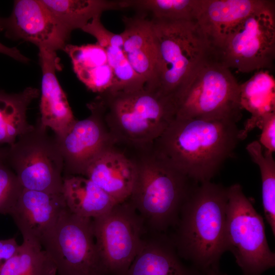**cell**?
<instances>
[{"label":"cell","mask_w":275,"mask_h":275,"mask_svg":"<svg viewBox=\"0 0 275 275\" xmlns=\"http://www.w3.org/2000/svg\"><path fill=\"white\" fill-rule=\"evenodd\" d=\"M236 123L175 117L151 150L192 181H209L241 140Z\"/></svg>","instance_id":"obj_1"},{"label":"cell","mask_w":275,"mask_h":275,"mask_svg":"<svg viewBox=\"0 0 275 275\" xmlns=\"http://www.w3.org/2000/svg\"><path fill=\"white\" fill-rule=\"evenodd\" d=\"M227 201V188L209 181L195 186L180 210L172 241L179 257L202 275L220 272Z\"/></svg>","instance_id":"obj_2"},{"label":"cell","mask_w":275,"mask_h":275,"mask_svg":"<svg viewBox=\"0 0 275 275\" xmlns=\"http://www.w3.org/2000/svg\"><path fill=\"white\" fill-rule=\"evenodd\" d=\"M158 56V71L153 91L177 107L196 71L214 57L196 21L151 19Z\"/></svg>","instance_id":"obj_3"},{"label":"cell","mask_w":275,"mask_h":275,"mask_svg":"<svg viewBox=\"0 0 275 275\" xmlns=\"http://www.w3.org/2000/svg\"><path fill=\"white\" fill-rule=\"evenodd\" d=\"M107 127L116 143L149 149L174 119L175 105L144 88L130 92L99 94Z\"/></svg>","instance_id":"obj_4"},{"label":"cell","mask_w":275,"mask_h":275,"mask_svg":"<svg viewBox=\"0 0 275 275\" xmlns=\"http://www.w3.org/2000/svg\"><path fill=\"white\" fill-rule=\"evenodd\" d=\"M137 175L128 201L152 229L176 225L180 210L196 183L151 152L135 161Z\"/></svg>","instance_id":"obj_5"},{"label":"cell","mask_w":275,"mask_h":275,"mask_svg":"<svg viewBox=\"0 0 275 275\" xmlns=\"http://www.w3.org/2000/svg\"><path fill=\"white\" fill-rule=\"evenodd\" d=\"M240 84L230 69L213 57L191 78L175 117L237 123L241 118Z\"/></svg>","instance_id":"obj_6"},{"label":"cell","mask_w":275,"mask_h":275,"mask_svg":"<svg viewBox=\"0 0 275 275\" xmlns=\"http://www.w3.org/2000/svg\"><path fill=\"white\" fill-rule=\"evenodd\" d=\"M226 250L234 256L243 275H262L275 265L263 217L238 183L227 187Z\"/></svg>","instance_id":"obj_7"},{"label":"cell","mask_w":275,"mask_h":275,"mask_svg":"<svg viewBox=\"0 0 275 275\" xmlns=\"http://www.w3.org/2000/svg\"><path fill=\"white\" fill-rule=\"evenodd\" d=\"M4 160L23 189L62 194L63 158L56 138L39 123L5 149Z\"/></svg>","instance_id":"obj_8"},{"label":"cell","mask_w":275,"mask_h":275,"mask_svg":"<svg viewBox=\"0 0 275 275\" xmlns=\"http://www.w3.org/2000/svg\"><path fill=\"white\" fill-rule=\"evenodd\" d=\"M214 57L228 68L242 73L271 68L275 57L274 1L235 26Z\"/></svg>","instance_id":"obj_9"},{"label":"cell","mask_w":275,"mask_h":275,"mask_svg":"<svg viewBox=\"0 0 275 275\" xmlns=\"http://www.w3.org/2000/svg\"><path fill=\"white\" fill-rule=\"evenodd\" d=\"M41 244L58 275H107L96 244L92 218L78 216L66 207Z\"/></svg>","instance_id":"obj_10"},{"label":"cell","mask_w":275,"mask_h":275,"mask_svg":"<svg viewBox=\"0 0 275 275\" xmlns=\"http://www.w3.org/2000/svg\"><path fill=\"white\" fill-rule=\"evenodd\" d=\"M144 221L129 201L92 218L97 249L107 275H126L143 240Z\"/></svg>","instance_id":"obj_11"},{"label":"cell","mask_w":275,"mask_h":275,"mask_svg":"<svg viewBox=\"0 0 275 275\" xmlns=\"http://www.w3.org/2000/svg\"><path fill=\"white\" fill-rule=\"evenodd\" d=\"M91 115L76 120L66 134L56 139L67 176H84L91 162L103 151L116 143L104 118L102 104L97 97L88 104Z\"/></svg>","instance_id":"obj_12"},{"label":"cell","mask_w":275,"mask_h":275,"mask_svg":"<svg viewBox=\"0 0 275 275\" xmlns=\"http://www.w3.org/2000/svg\"><path fill=\"white\" fill-rule=\"evenodd\" d=\"M2 28L10 39L56 52L64 50L71 34L41 0L15 1L10 16L2 19Z\"/></svg>","instance_id":"obj_13"},{"label":"cell","mask_w":275,"mask_h":275,"mask_svg":"<svg viewBox=\"0 0 275 275\" xmlns=\"http://www.w3.org/2000/svg\"><path fill=\"white\" fill-rule=\"evenodd\" d=\"M66 207L62 194L23 189L10 215L23 241L42 246L43 238Z\"/></svg>","instance_id":"obj_14"},{"label":"cell","mask_w":275,"mask_h":275,"mask_svg":"<svg viewBox=\"0 0 275 275\" xmlns=\"http://www.w3.org/2000/svg\"><path fill=\"white\" fill-rule=\"evenodd\" d=\"M39 63L42 70L41 118L39 123L45 129L50 128L56 139L64 136L75 121L66 95L57 77L62 66L57 52L39 49Z\"/></svg>","instance_id":"obj_15"},{"label":"cell","mask_w":275,"mask_h":275,"mask_svg":"<svg viewBox=\"0 0 275 275\" xmlns=\"http://www.w3.org/2000/svg\"><path fill=\"white\" fill-rule=\"evenodd\" d=\"M267 0H202L196 22L214 56L231 31L247 16L265 6Z\"/></svg>","instance_id":"obj_16"},{"label":"cell","mask_w":275,"mask_h":275,"mask_svg":"<svg viewBox=\"0 0 275 275\" xmlns=\"http://www.w3.org/2000/svg\"><path fill=\"white\" fill-rule=\"evenodd\" d=\"M124 30L121 35L122 49L129 64L145 81V88L153 91L155 87L158 56L151 20L141 14L123 18Z\"/></svg>","instance_id":"obj_17"},{"label":"cell","mask_w":275,"mask_h":275,"mask_svg":"<svg viewBox=\"0 0 275 275\" xmlns=\"http://www.w3.org/2000/svg\"><path fill=\"white\" fill-rule=\"evenodd\" d=\"M113 146L99 154L88 166L83 176L98 185L116 203H119L130 198L136 178L137 168L135 161Z\"/></svg>","instance_id":"obj_18"},{"label":"cell","mask_w":275,"mask_h":275,"mask_svg":"<svg viewBox=\"0 0 275 275\" xmlns=\"http://www.w3.org/2000/svg\"><path fill=\"white\" fill-rule=\"evenodd\" d=\"M101 16L93 19L81 30L92 36L102 47L114 75V84L109 92H130L145 87L144 80L133 70L122 49L121 34L108 31L102 23Z\"/></svg>","instance_id":"obj_19"},{"label":"cell","mask_w":275,"mask_h":275,"mask_svg":"<svg viewBox=\"0 0 275 275\" xmlns=\"http://www.w3.org/2000/svg\"><path fill=\"white\" fill-rule=\"evenodd\" d=\"M179 258L172 240L162 237L143 240L126 275H202Z\"/></svg>","instance_id":"obj_20"},{"label":"cell","mask_w":275,"mask_h":275,"mask_svg":"<svg viewBox=\"0 0 275 275\" xmlns=\"http://www.w3.org/2000/svg\"><path fill=\"white\" fill-rule=\"evenodd\" d=\"M64 51L70 58L77 78L89 90L102 94L112 88L114 73L106 52L99 44L79 46L67 44Z\"/></svg>","instance_id":"obj_21"},{"label":"cell","mask_w":275,"mask_h":275,"mask_svg":"<svg viewBox=\"0 0 275 275\" xmlns=\"http://www.w3.org/2000/svg\"><path fill=\"white\" fill-rule=\"evenodd\" d=\"M240 104L251 114L243 129L241 140L254 128H260L266 116L275 112V79L268 70L257 71L248 80L240 84Z\"/></svg>","instance_id":"obj_22"},{"label":"cell","mask_w":275,"mask_h":275,"mask_svg":"<svg viewBox=\"0 0 275 275\" xmlns=\"http://www.w3.org/2000/svg\"><path fill=\"white\" fill-rule=\"evenodd\" d=\"M68 210L81 217L94 218L110 210L116 202L89 178L79 175L63 177L62 193Z\"/></svg>","instance_id":"obj_23"},{"label":"cell","mask_w":275,"mask_h":275,"mask_svg":"<svg viewBox=\"0 0 275 275\" xmlns=\"http://www.w3.org/2000/svg\"><path fill=\"white\" fill-rule=\"evenodd\" d=\"M39 95V90L32 87L18 93L0 91V145L11 146L19 136L34 129L27 121L26 111Z\"/></svg>","instance_id":"obj_24"},{"label":"cell","mask_w":275,"mask_h":275,"mask_svg":"<svg viewBox=\"0 0 275 275\" xmlns=\"http://www.w3.org/2000/svg\"><path fill=\"white\" fill-rule=\"evenodd\" d=\"M53 17L70 33L82 29L104 11L125 9L122 1L41 0Z\"/></svg>","instance_id":"obj_25"},{"label":"cell","mask_w":275,"mask_h":275,"mask_svg":"<svg viewBox=\"0 0 275 275\" xmlns=\"http://www.w3.org/2000/svg\"><path fill=\"white\" fill-rule=\"evenodd\" d=\"M57 268L42 246L23 241L5 264L0 275H56Z\"/></svg>","instance_id":"obj_26"},{"label":"cell","mask_w":275,"mask_h":275,"mask_svg":"<svg viewBox=\"0 0 275 275\" xmlns=\"http://www.w3.org/2000/svg\"><path fill=\"white\" fill-rule=\"evenodd\" d=\"M126 9L150 13L153 19L196 21L202 0H124Z\"/></svg>","instance_id":"obj_27"},{"label":"cell","mask_w":275,"mask_h":275,"mask_svg":"<svg viewBox=\"0 0 275 275\" xmlns=\"http://www.w3.org/2000/svg\"><path fill=\"white\" fill-rule=\"evenodd\" d=\"M258 142L249 143L246 150L260 169L262 182V199L264 215L275 235V161L273 153L263 150Z\"/></svg>","instance_id":"obj_28"},{"label":"cell","mask_w":275,"mask_h":275,"mask_svg":"<svg viewBox=\"0 0 275 275\" xmlns=\"http://www.w3.org/2000/svg\"><path fill=\"white\" fill-rule=\"evenodd\" d=\"M23 189L11 168L0 161V214H10Z\"/></svg>","instance_id":"obj_29"},{"label":"cell","mask_w":275,"mask_h":275,"mask_svg":"<svg viewBox=\"0 0 275 275\" xmlns=\"http://www.w3.org/2000/svg\"><path fill=\"white\" fill-rule=\"evenodd\" d=\"M260 128L261 133L258 142L265 150L273 153L275 151V112L265 117Z\"/></svg>","instance_id":"obj_30"},{"label":"cell","mask_w":275,"mask_h":275,"mask_svg":"<svg viewBox=\"0 0 275 275\" xmlns=\"http://www.w3.org/2000/svg\"><path fill=\"white\" fill-rule=\"evenodd\" d=\"M19 246L14 238L0 240V272L6 262L17 253Z\"/></svg>","instance_id":"obj_31"},{"label":"cell","mask_w":275,"mask_h":275,"mask_svg":"<svg viewBox=\"0 0 275 275\" xmlns=\"http://www.w3.org/2000/svg\"><path fill=\"white\" fill-rule=\"evenodd\" d=\"M3 18L0 17V31H2ZM0 53L7 55L14 60L23 63H27L29 59L23 56L16 47H9L0 42Z\"/></svg>","instance_id":"obj_32"},{"label":"cell","mask_w":275,"mask_h":275,"mask_svg":"<svg viewBox=\"0 0 275 275\" xmlns=\"http://www.w3.org/2000/svg\"><path fill=\"white\" fill-rule=\"evenodd\" d=\"M5 149L0 148V161L4 160Z\"/></svg>","instance_id":"obj_33"},{"label":"cell","mask_w":275,"mask_h":275,"mask_svg":"<svg viewBox=\"0 0 275 275\" xmlns=\"http://www.w3.org/2000/svg\"><path fill=\"white\" fill-rule=\"evenodd\" d=\"M211 275H227V274L222 273L221 272H219L218 273H216Z\"/></svg>","instance_id":"obj_34"}]
</instances>
